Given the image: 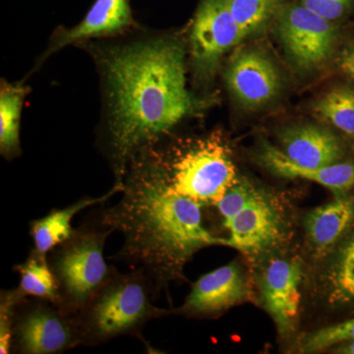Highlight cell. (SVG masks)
I'll return each mask as SVG.
<instances>
[{
    "label": "cell",
    "instance_id": "1",
    "mask_svg": "<svg viewBox=\"0 0 354 354\" xmlns=\"http://www.w3.org/2000/svg\"><path fill=\"white\" fill-rule=\"evenodd\" d=\"M184 65L183 46L171 39L115 48L104 58L116 183H123L133 158L193 111Z\"/></svg>",
    "mask_w": 354,
    "mask_h": 354
},
{
    "label": "cell",
    "instance_id": "16",
    "mask_svg": "<svg viewBox=\"0 0 354 354\" xmlns=\"http://www.w3.org/2000/svg\"><path fill=\"white\" fill-rule=\"evenodd\" d=\"M122 187L123 183H115L113 189L104 196L83 198L66 208L53 209L44 218L32 221L30 223V232L34 241L35 250L48 255L51 249L66 241L73 234L74 230L71 227L73 216L88 207L104 204L115 193L121 192Z\"/></svg>",
    "mask_w": 354,
    "mask_h": 354
},
{
    "label": "cell",
    "instance_id": "4",
    "mask_svg": "<svg viewBox=\"0 0 354 354\" xmlns=\"http://www.w3.org/2000/svg\"><path fill=\"white\" fill-rule=\"evenodd\" d=\"M144 152L172 190L201 206L216 205L239 181L230 149L218 134L177 147L165 155L155 148Z\"/></svg>",
    "mask_w": 354,
    "mask_h": 354
},
{
    "label": "cell",
    "instance_id": "13",
    "mask_svg": "<svg viewBox=\"0 0 354 354\" xmlns=\"http://www.w3.org/2000/svg\"><path fill=\"white\" fill-rule=\"evenodd\" d=\"M245 292L241 271L234 264L204 274L192 286L183 311L195 315H213L241 302Z\"/></svg>",
    "mask_w": 354,
    "mask_h": 354
},
{
    "label": "cell",
    "instance_id": "6",
    "mask_svg": "<svg viewBox=\"0 0 354 354\" xmlns=\"http://www.w3.org/2000/svg\"><path fill=\"white\" fill-rule=\"evenodd\" d=\"M75 316L46 300L23 297L16 306L11 353L53 354L80 346Z\"/></svg>",
    "mask_w": 354,
    "mask_h": 354
},
{
    "label": "cell",
    "instance_id": "5",
    "mask_svg": "<svg viewBox=\"0 0 354 354\" xmlns=\"http://www.w3.org/2000/svg\"><path fill=\"white\" fill-rule=\"evenodd\" d=\"M111 232L101 223L81 225L48 253L59 288L60 308L72 315L82 309L113 271L104 257V243Z\"/></svg>",
    "mask_w": 354,
    "mask_h": 354
},
{
    "label": "cell",
    "instance_id": "25",
    "mask_svg": "<svg viewBox=\"0 0 354 354\" xmlns=\"http://www.w3.org/2000/svg\"><path fill=\"white\" fill-rule=\"evenodd\" d=\"M24 295L17 288L2 290L0 297V353H11L12 329L15 318L16 306Z\"/></svg>",
    "mask_w": 354,
    "mask_h": 354
},
{
    "label": "cell",
    "instance_id": "14",
    "mask_svg": "<svg viewBox=\"0 0 354 354\" xmlns=\"http://www.w3.org/2000/svg\"><path fill=\"white\" fill-rule=\"evenodd\" d=\"M283 153L291 162L306 169H319L337 164L342 158L339 140L317 125H300L281 134Z\"/></svg>",
    "mask_w": 354,
    "mask_h": 354
},
{
    "label": "cell",
    "instance_id": "27",
    "mask_svg": "<svg viewBox=\"0 0 354 354\" xmlns=\"http://www.w3.org/2000/svg\"><path fill=\"white\" fill-rule=\"evenodd\" d=\"M339 66L344 73L351 77L354 81V46L342 53L339 59Z\"/></svg>",
    "mask_w": 354,
    "mask_h": 354
},
{
    "label": "cell",
    "instance_id": "10",
    "mask_svg": "<svg viewBox=\"0 0 354 354\" xmlns=\"http://www.w3.org/2000/svg\"><path fill=\"white\" fill-rule=\"evenodd\" d=\"M301 279L299 263L283 259L272 261L263 277L264 306L281 335L290 334L297 322Z\"/></svg>",
    "mask_w": 354,
    "mask_h": 354
},
{
    "label": "cell",
    "instance_id": "18",
    "mask_svg": "<svg viewBox=\"0 0 354 354\" xmlns=\"http://www.w3.org/2000/svg\"><path fill=\"white\" fill-rule=\"evenodd\" d=\"M20 276L17 290L26 297L39 298L60 307L59 288L55 274L48 264V255L32 249L27 259L14 267Z\"/></svg>",
    "mask_w": 354,
    "mask_h": 354
},
{
    "label": "cell",
    "instance_id": "21",
    "mask_svg": "<svg viewBox=\"0 0 354 354\" xmlns=\"http://www.w3.org/2000/svg\"><path fill=\"white\" fill-rule=\"evenodd\" d=\"M244 38L259 31L276 16L281 0H227Z\"/></svg>",
    "mask_w": 354,
    "mask_h": 354
},
{
    "label": "cell",
    "instance_id": "17",
    "mask_svg": "<svg viewBox=\"0 0 354 354\" xmlns=\"http://www.w3.org/2000/svg\"><path fill=\"white\" fill-rule=\"evenodd\" d=\"M354 221V199L337 197L314 209L305 221L307 235L318 251H326L339 241Z\"/></svg>",
    "mask_w": 354,
    "mask_h": 354
},
{
    "label": "cell",
    "instance_id": "26",
    "mask_svg": "<svg viewBox=\"0 0 354 354\" xmlns=\"http://www.w3.org/2000/svg\"><path fill=\"white\" fill-rule=\"evenodd\" d=\"M300 4L312 12L329 21L342 17L353 6V0H298Z\"/></svg>",
    "mask_w": 354,
    "mask_h": 354
},
{
    "label": "cell",
    "instance_id": "19",
    "mask_svg": "<svg viewBox=\"0 0 354 354\" xmlns=\"http://www.w3.org/2000/svg\"><path fill=\"white\" fill-rule=\"evenodd\" d=\"M28 88L2 81L0 90V152L13 158L20 153V118Z\"/></svg>",
    "mask_w": 354,
    "mask_h": 354
},
{
    "label": "cell",
    "instance_id": "24",
    "mask_svg": "<svg viewBox=\"0 0 354 354\" xmlns=\"http://www.w3.org/2000/svg\"><path fill=\"white\" fill-rule=\"evenodd\" d=\"M259 192L250 183L237 181L215 206L220 212L223 225L230 223Z\"/></svg>",
    "mask_w": 354,
    "mask_h": 354
},
{
    "label": "cell",
    "instance_id": "15",
    "mask_svg": "<svg viewBox=\"0 0 354 354\" xmlns=\"http://www.w3.org/2000/svg\"><path fill=\"white\" fill-rule=\"evenodd\" d=\"M261 160L277 176L306 179L335 193L346 192L354 187V164L337 162L319 169H306L291 162L283 151L269 144H265Z\"/></svg>",
    "mask_w": 354,
    "mask_h": 354
},
{
    "label": "cell",
    "instance_id": "11",
    "mask_svg": "<svg viewBox=\"0 0 354 354\" xmlns=\"http://www.w3.org/2000/svg\"><path fill=\"white\" fill-rule=\"evenodd\" d=\"M225 227L230 232L227 246L246 253H256L278 241L281 218L272 202L258 192Z\"/></svg>",
    "mask_w": 354,
    "mask_h": 354
},
{
    "label": "cell",
    "instance_id": "20",
    "mask_svg": "<svg viewBox=\"0 0 354 354\" xmlns=\"http://www.w3.org/2000/svg\"><path fill=\"white\" fill-rule=\"evenodd\" d=\"M321 118L346 134L354 136V91L335 88L321 97L314 106Z\"/></svg>",
    "mask_w": 354,
    "mask_h": 354
},
{
    "label": "cell",
    "instance_id": "2",
    "mask_svg": "<svg viewBox=\"0 0 354 354\" xmlns=\"http://www.w3.org/2000/svg\"><path fill=\"white\" fill-rule=\"evenodd\" d=\"M121 192L120 202L100 212L99 223L124 239L115 259L143 270L157 288L200 249L227 246L204 227L201 205L172 190L144 151L128 165Z\"/></svg>",
    "mask_w": 354,
    "mask_h": 354
},
{
    "label": "cell",
    "instance_id": "22",
    "mask_svg": "<svg viewBox=\"0 0 354 354\" xmlns=\"http://www.w3.org/2000/svg\"><path fill=\"white\" fill-rule=\"evenodd\" d=\"M334 301H354V234L341 254L330 276Z\"/></svg>",
    "mask_w": 354,
    "mask_h": 354
},
{
    "label": "cell",
    "instance_id": "3",
    "mask_svg": "<svg viewBox=\"0 0 354 354\" xmlns=\"http://www.w3.org/2000/svg\"><path fill=\"white\" fill-rule=\"evenodd\" d=\"M157 286L143 270L109 279L75 315L81 344L97 346L121 335L140 334L142 328L167 311L153 304Z\"/></svg>",
    "mask_w": 354,
    "mask_h": 354
},
{
    "label": "cell",
    "instance_id": "12",
    "mask_svg": "<svg viewBox=\"0 0 354 354\" xmlns=\"http://www.w3.org/2000/svg\"><path fill=\"white\" fill-rule=\"evenodd\" d=\"M133 25L130 0H95L82 22L53 36L43 59L69 44L120 34Z\"/></svg>",
    "mask_w": 354,
    "mask_h": 354
},
{
    "label": "cell",
    "instance_id": "8",
    "mask_svg": "<svg viewBox=\"0 0 354 354\" xmlns=\"http://www.w3.org/2000/svg\"><path fill=\"white\" fill-rule=\"evenodd\" d=\"M244 39L227 0H201L191 31V53L198 75H214L227 51Z\"/></svg>",
    "mask_w": 354,
    "mask_h": 354
},
{
    "label": "cell",
    "instance_id": "28",
    "mask_svg": "<svg viewBox=\"0 0 354 354\" xmlns=\"http://www.w3.org/2000/svg\"><path fill=\"white\" fill-rule=\"evenodd\" d=\"M335 353L344 354H354V341L344 342Z\"/></svg>",
    "mask_w": 354,
    "mask_h": 354
},
{
    "label": "cell",
    "instance_id": "7",
    "mask_svg": "<svg viewBox=\"0 0 354 354\" xmlns=\"http://www.w3.org/2000/svg\"><path fill=\"white\" fill-rule=\"evenodd\" d=\"M274 18L281 44L297 67L313 70L329 60L337 37L332 21L300 3H281Z\"/></svg>",
    "mask_w": 354,
    "mask_h": 354
},
{
    "label": "cell",
    "instance_id": "23",
    "mask_svg": "<svg viewBox=\"0 0 354 354\" xmlns=\"http://www.w3.org/2000/svg\"><path fill=\"white\" fill-rule=\"evenodd\" d=\"M351 341H354V318L307 335L300 349L304 353H316Z\"/></svg>",
    "mask_w": 354,
    "mask_h": 354
},
{
    "label": "cell",
    "instance_id": "9",
    "mask_svg": "<svg viewBox=\"0 0 354 354\" xmlns=\"http://www.w3.org/2000/svg\"><path fill=\"white\" fill-rule=\"evenodd\" d=\"M225 81L235 99L248 109L269 104L281 88L276 65L271 58L255 48L235 53L225 72Z\"/></svg>",
    "mask_w": 354,
    "mask_h": 354
}]
</instances>
